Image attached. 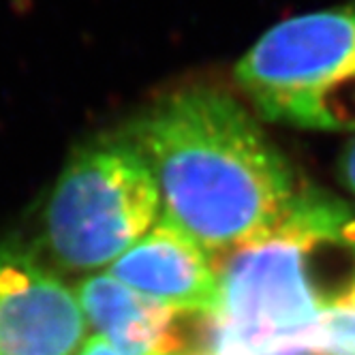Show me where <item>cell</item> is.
<instances>
[{"instance_id": "3", "label": "cell", "mask_w": 355, "mask_h": 355, "mask_svg": "<svg viewBox=\"0 0 355 355\" xmlns=\"http://www.w3.org/2000/svg\"><path fill=\"white\" fill-rule=\"evenodd\" d=\"M234 80L266 122L355 131V3L276 24L238 60Z\"/></svg>"}, {"instance_id": "4", "label": "cell", "mask_w": 355, "mask_h": 355, "mask_svg": "<svg viewBox=\"0 0 355 355\" xmlns=\"http://www.w3.org/2000/svg\"><path fill=\"white\" fill-rule=\"evenodd\" d=\"M161 216L152 169L122 135L75 150L45 208V246L71 272L112 266Z\"/></svg>"}, {"instance_id": "10", "label": "cell", "mask_w": 355, "mask_h": 355, "mask_svg": "<svg viewBox=\"0 0 355 355\" xmlns=\"http://www.w3.org/2000/svg\"><path fill=\"white\" fill-rule=\"evenodd\" d=\"M75 355H122L120 351H116L105 338L101 336H90L82 343V347L78 349Z\"/></svg>"}, {"instance_id": "1", "label": "cell", "mask_w": 355, "mask_h": 355, "mask_svg": "<svg viewBox=\"0 0 355 355\" xmlns=\"http://www.w3.org/2000/svg\"><path fill=\"white\" fill-rule=\"evenodd\" d=\"M261 122L236 94L189 84L159 96L124 131L155 175L161 218L214 263L268 234L302 189Z\"/></svg>"}, {"instance_id": "2", "label": "cell", "mask_w": 355, "mask_h": 355, "mask_svg": "<svg viewBox=\"0 0 355 355\" xmlns=\"http://www.w3.org/2000/svg\"><path fill=\"white\" fill-rule=\"evenodd\" d=\"M338 248H355V212L334 195L302 187L268 234L216 263L223 309L210 317L212 347L232 355L309 353V327L332 306L315 263Z\"/></svg>"}, {"instance_id": "9", "label": "cell", "mask_w": 355, "mask_h": 355, "mask_svg": "<svg viewBox=\"0 0 355 355\" xmlns=\"http://www.w3.org/2000/svg\"><path fill=\"white\" fill-rule=\"evenodd\" d=\"M340 171H343V180L347 187L355 193V137L347 144L343 157H340Z\"/></svg>"}, {"instance_id": "11", "label": "cell", "mask_w": 355, "mask_h": 355, "mask_svg": "<svg viewBox=\"0 0 355 355\" xmlns=\"http://www.w3.org/2000/svg\"><path fill=\"white\" fill-rule=\"evenodd\" d=\"M336 304H343V306H349V309H353V311H355V278H353L351 287L347 289V293H345Z\"/></svg>"}, {"instance_id": "6", "label": "cell", "mask_w": 355, "mask_h": 355, "mask_svg": "<svg viewBox=\"0 0 355 355\" xmlns=\"http://www.w3.org/2000/svg\"><path fill=\"white\" fill-rule=\"evenodd\" d=\"M112 278L129 289L189 315L214 317L223 309L216 263L197 242L161 218L110 266Z\"/></svg>"}, {"instance_id": "8", "label": "cell", "mask_w": 355, "mask_h": 355, "mask_svg": "<svg viewBox=\"0 0 355 355\" xmlns=\"http://www.w3.org/2000/svg\"><path fill=\"white\" fill-rule=\"evenodd\" d=\"M311 355H355V311L343 304L325 306L306 332Z\"/></svg>"}, {"instance_id": "7", "label": "cell", "mask_w": 355, "mask_h": 355, "mask_svg": "<svg viewBox=\"0 0 355 355\" xmlns=\"http://www.w3.org/2000/svg\"><path fill=\"white\" fill-rule=\"evenodd\" d=\"M78 302L101 338L122 355H191L173 306L141 295L110 274H94L78 287Z\"/></svg>"}, {"instance_id": "5", "label": "cell", "mask_w": 355, "mask_h": 355, "mask_svg": "<svg viewBox=\"0 0 355 355\" xmlns=\"http://www.w3.org/2000/svg\"><path fill=\"white\" fill-rule=\"evenodd\" d=\"M84 334L78 295L28 250L0 248V355H75Z\"/></svg>"}]
</instances>
